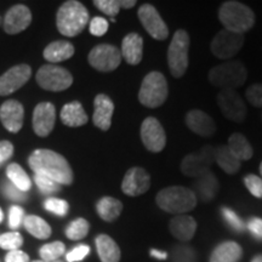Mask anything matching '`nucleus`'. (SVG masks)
Returning a JSON list of instances; mask_svg holds the SVG:
<instances>
[{"label":"nucleus","instance_id":"f257e3e1","mask_svg":"<svg viewBox=\"0 0 262 262\" xmlns=\"http://www.w3.org/2000/svg\"><path fill=\"white\" fill-rule=\"evenodd\" d=\"M28 165L34 175L48 178L58 185L70 186L73 183V170L63 156L51 149H35L29 156Z\"/></svg>","mask_w":262,"mask_h":262},{"label":"nucleus","instance_id":"f03ea898","mask_svg":"<svg viewBox=\"0 0 262 262\" xmlns=\"http://www.w3.org/2000/svg\"><path fill=\"white\" fill-rule=\"evenodd\" d=\"M89 22V12L79 2L70 0L58 9L56 15L57 29L66 37H75L80 34Z\"/></svg>","mask_w":262,"mask_h":262},{"label":"nucleus","instance_id":"7ed1b4c3","mask_svg":"<svg viewBox=\"0 0 262 262\" xmlns=\"http://www.w3.org/2000/svg\"><path fill=\"white\" fill-rule=\"evenodd\" d=\"M156 203L162 210L169 214L183 215L195 208L196 196L192 189L182 186H171L158 192Z\"/></svg>","mask_w":262,"mask_h":262},{"label":"nucleus","instance_id":"20e7f679","mask_svg":"<svg viewBox=\"0 0 262 262\" xmlns=\"http://www.w3.org/2000/svg\"><path fill=\"white\" fill-rule=\"evenodd\" d=\"M219 19L226 31L244 34L255 25V14L248 5L239 2H226L219 10Z\"/></svg>","mask_w":262,"mask_h":262},{"label":"nucleus","instance_id":"39448f33","mask_svg":"<svg viewBox=\"0 0 262 262\" xmlns=\"http://www.w3.org/2000/svg\"><path fill=\"white\" fill-rule=\"evenodd\" d=\"M248 78V71L241 61H227L209 72V80L221 90H235Z\"/></svg>","mask_w":262,"mask_h":262},{"label":"nucleus","instance_id":"423d86ee","mask_svg":"<svg viewBox=\"0 0 262 262\" xmlns=\"http://www.w3.org/2000/svg\"><path fill=\"white\" fill-rule=\"evenodd\" d=\"M169 88L160 72H150L143 78L139 91V100L147 108H158L165 102Z\"/></svg>","mask_w":262,"mask_h":262},{"label":"nucleus","instance_id":"0eeeda50","mask_svg":"<svg viewBox=\"0 0 262 262\" xmlns=\"http://www.w3.org/2000/svg\"><path fill=\"white\" fill-rule=\"evenodd\" d=\"M189 35L183 29L175 32L168 49V66L173 78H181L188 68Z\"/></svg>","mask_w":262,"mask_h":262},{"label":"nucleus","instance_id":"6e6552de","mask_svg":"<svg viewBox=\"0 0 262 262\" xmlns=\"http://www.w3.org/2000/svg\"><path fill=\"white\" fill-rule=\"evenodd\" d=\"M35 79L42 89L55 93L67 90L73 84V77L70 72L56 64L42 66L39 68Z\"/></svg>","mask_w":262,"mask_h":262},{"label":"nucleus","instance_id":"1a4fd4ad","mask_svg":"<svg viewBox=\"0 0 262 262\" xmlns=\"http://www.w3.org/2000/svg\"><path fill=\"white\" fill-rule=\"evenodd\" d=\"M215 162V148L211 146H204L198 153L187 155L181 162V171L188 178H199L209 171Z\"/></svg>","mask_w":262,"mask_h":262},{"label":"nucleus","instance_id":"9d476101","mask_svg":"<svg viewBox=\"0 0 262 262\" xmlns=\"http://www.w3.org/2000/svg\"><path fill=\"white\" fill-rule=\"evenodd\" d=\"M244 45V35L222 29L211 41V52L215 57L229 60L238 54Z\"/></svg>","mask_w":262,"mask_h":262},{"label":"nucleus","instance_id":"9b49d317","mask_svg":"<svg viewBox=\"0 0 262 262\" xmlns=\"http://www.w3.org/2000/svg\"><path fill=\"white\" fill-rule=\"evenodd\" d=\"M91 67L100 72H112L119 67L122 54L119 49L111 44H100L90 51L88 56Z\"/></svg>","mask_w":262,"mask_h":262},{"label":"nucleus","instance_id":"f8f14e48","mask_svg":"<svg viewBox=\"0 0 262 262\" xmlns=\"http://www.w3.org/2000/svg\"><path fill=\"white\" fill-rule=\"evenodd\" d=\"M217 104L228 120L242 123L247 118V106L235 90H221L217 95Z\"/></svg>","mask_w":262,"mask_h":262},{"label":"nucleus","instance_id":"ddd939ff","mask_svg":"<svg viewBox=\"0 0 262 262\" xmlns=\"http://www.w3.org/2000/svg\"><path fill=\"white\" fill-rule=\"evenodd\" d=\"M139 19L143 28L152 38L157 40H165L169 35V28L157 9L150 4H143L140 6L137 12Z\"/></svg>","mask_w":262,"mask_h":262},{"label":"nucleus","instance_id":"4468645a","mask_svg":"<svg viewBox=\"0 0 262 262\" xmlns=\"http://www.w3.org/2000/svg\"><path fill=\"white\" fill-rule=\"evenodd\" d=\"M141 140L149 152L159 153L166 145V135L158 119L153 117L146 118L141 125Z\"/></svg>","mask_w":262,"mask_h":262},{"label":"nucleus","instance_id":"2eb2a0df","mask_svg":"<svg viewBox=\"0 0 262 262\" xmlns=\"http://www.w3.org/2000/svg\"><path fill=\"white\" fill-rule=\"evenodd\" d=\"M32 68L28 64H18L10 68L0 77V96H8L22 88L31 78Z\"/></svg>","mask_w":262,"mask_h":262},{"label":"nucleus","instance_id":"dca6fc26","mask_svg":"<svg viewBox=\"0 0 262 262\" xmlns=\"http://www.w3.org/2000/svg\"><path fill=\"white\" fill-rule=\"evenodd\" d=\"M150 187V176L143 168L134 166L129 169L122 182V191L124 194L137 196L143 194Z\"/></svg>","mask_w":262,"mask_h":262},{"label":"nucleus","instance_id":"f3484780","mask_svg":"<svg viewBox=\"0 0 262 262\" xmlns=\"http://www.w3.org/2000/svg\"><path fill=\"white\" fill-rule=\"evenodd\" d=\"M56 122V108L50 102L37 104L33 112V129L38 136L45 137L51 133Z\"/></svg>","mask_w":262,"mask_h":262},{"label":"nucleus","instance_id":"a211bd4d","mask_svg":"<svg viewBox=\"0 0 262 262\" xmlns=\"http://www.w3.org/2000/svg\"><path fill=\"white\" fill-rule=\"evenodd\" d=\"M24 106L16 100H9L0 107V120L10 133H17L24 125Z\"/></svg>","mask_w":262,"mask_h":262},{"label":"nucleus","instance_id":"6ab92c4d","mask_svg":"<svg viewBox=\"0 0 262 262\" xmlns=\"http://www.w3.org/2000/svg\"><path fill=\"white\" fill-rule=\"evenodd\" d=\"M32 14L26 5L18 4L12 6L6 12L4 18V29L8 34H17V33L25 31L31 25Z\"/></svg>","mask_w":262,"mask_h":262},{"label":"nucleus","instance_id":"aec40b11","mask_svg":"<svg viewBox=\"0 0 262 262\" xmlns=\"http://www.w3.org/2000/svg\"><path fill=\"white\" fill-rule=\"evenodd\" d=\"M186 125L188 129L202 137H210L215 134L216 124L208 113L201 110H192L186 114Z\"/></svg>","mask_w":262,"mask_h":262},{"label":"nucleus","instance_id":"412c9836","mask_svg":"<svg viewBox=\"0 0 262 262\" xmlns=\"http://www.w3.org/2000/svg\"><path fill=\"white\" fill-rule=\"evenodd\" d=\"M93 122L95 126L102 131H107L112 125V117L114 112V103L107 95L100 94L94 101Z\"/></svg>","mask_w":262,"mask_h":262},{"label":"nucleus","instance_id":"4be33fe9","mask_svg":"<svg viewBox=\"0 0 262 262\" xmlns=\"http://www.w3.org/2000/svg\"><path fill=\"white\" fill-rule=\"evenodd\" d=\"M122 57L129 64L136 66L143 57V39L137 33H129L122 42Z\"/></svg>","mask_w":262,"mask_h":262},{"label":"nucleus","instance_id":"5701e85b","mask_svg":"<svg viewBox=\"0 0 262 262\" xmlns=\"http://www.w3.org/2000/svg\"><path fill=\"white\" fill-rule=\"evenodd\" d=\"M194 194L203 202H210L219 193V180L210 170L195 179L194 181Z\"/></svg>","mask_w":262,"mask_h":262},{"label":"nucleus","instance_id":"b1692460","mask_svg":"<svg viewBox=\"0 0 262 262\" xmlns=\"http://www.w3.org/2000/svg\"><path fill=\"white\" fill-rule=\"evenodd\" d=\"M170 232L175 238L182 242L191 241L196 231V222L189 215H176L169 225Z\"/></svg>","mask_w":262,"mask_h":262},{"label":"nucleus","instance_id":"393cba45","mask_svg":"<svg viewBox=\"0 0 262 262\" xmlns=\"http://www.w3.org/2000/svg\"><path fill=\"white\" fill-rule=\"evenodd\" d=\"M61 120L64 125L71 127L83 126L88 123V116L85 113L83 106L78 101L64 104L61 110Z\"/></svg>","mask_w":262,"mask_h":262},{"label":"nucleus","instance_id":"a878e982","mask_svg":"<svg viewBox=\"0 0 262 262\" xmlns=\"http://www.w3.org/2000/svg\"><path fill=\"white\" fill-rule=\"evenodd\" d=\"M96 249L101 262H119L120 249L110 235L100 234L96 237Z\"/></svg>","mask_w":262,"mask_h":262},{"label":"nucleus","instance_id":"bb28decb","mask_svg":"<svg viewBox=\"0 0 262 262\" xmlns=\"http://www.w3.org/2000/svg\"><path fill=\"white\" fill-rule=\"evenodd\" d=\"M44 58L51 63H57L68 60L74 55V47L70 41L57 40L52 41L45 48Z\"/></svg>","mask_w":262,"mask_h":262},{"label":"nucleus","instance_id":"cd10ccee","mask_svg":"<svg viewBox=\"0 0 262 262\" xmlns=\"http://www.w3.org/2000/svg\"><path fill=\"white\" fill-rule=\"evenodd\" d=\"M243 255L242 247L235 242H225L211 253L209 262H239Z\"/></svg>","mask_w":262,"mask_h":262},{"label":"nucleus","instance_id":"c85d7f7f","mask_svg":"<svg viewBox=\"0 0 262 262\" xmlns=\"http://www.w3.org/2000/svg\"><path fill=\"white\" fill-rule=\"evenodd\" d=\"M97 214L103 221L112 222L119 217L123 211L122 202L113 196H103L98 201L96 205Z\"/></svg>","mask_w":262,"mask_h":262},{"label":"nucleus","instance_id":"c756f323","mask_svg":"<svg viewBox=\"0 0 262 262\" xmlns=\"http://www.w3.org/2000/svg\"><path fill=\"white\" fill-rule=\"evenodd\" d=\"M215 162L228 175H233L241 169V160L229 150L227 146H220L215 149Z\"/></svg>","mask_w":262,"mask_h":262},{"label":"nucleus","instance_id":"7c9ffc66","mask_svg":"<svg viewBox=\"0 0 262 262\" xmlns=\"http://www.w3.org/2000/svg\"><path fill=\"white\" fill-rule=\"evenodd\" d=\"M229 148L233 155L241 160H249L251 159V157L254 155L253 147H251L247 137L242 134H233L228 139V145Z\"/></svg>","mask_w":262,"mask_h":262},{"label":"nucleus","instance_id":"2f4dec72","mask_svg":"<svg viewBox=\"0 0 262 262\" xmlns=\"http://www.w3.org/2000/svg\"><path fill=\"white\" fill-rule=\"evenodd\" d=\"M26 231L38 239H48L51 235V227L47 221L35 215L26 216L24 220Z\"/></svg>","mask_w":262,"mask_h":262},{"label":"nucleus","instance_id":"473e14b6","mask_svg":"<svg viewBox=\"0 0 262 262\" xmlns=\"http://www.w3.org/2000/svg\"><path fill=\"white\" fill-rule=\"evenodd\" d=\"M6 176H8L9 181L14 186H16L19 191L26 193L32 187V182L29 180V176L18 164H10L8 168H6Z\"/></svg>","mask_w":262,"mask_h":262},{"label":"nucleus","instance_id":"72a5a7b5","mask_svg":"<svg viewBox=\"0 0 262 262\" xmlns=\"http://www.w3.org/2000/svg\"><path fill=\"white\" fill-rule=\"evenodd\" d=\"M89 222L85 220V219H75L66 228V235H67V238L72 239V241H80V239L85 238L89 233Z\"/></svg>","mask_w":262,"mask_h":262},{"label":"nucleus","instance_id":"f704fd0d","mask_svg":"<svg viewBox=\"0 0 262 262\" xmlns=\"http://www.w3.org/2000/svg\"><path fill=\"white\" fill-rule=\"evenodd\" d=\"M66 251V245L62 242H52V243L42 245L39 250L41 260L45 262H55L60 258Z\"/></svg>","mask_w":262,"mask_h":262},{"label":"nucleus","instance_id":"c9c22d12","mask_svg":"<svg viewBox=\"0 0 262 262\" xmlns=\"http://www.w3.org/2000/svg\"><path fill=\"white\" fill-rule=\"evenodd\" d=\"M171 262H196L195 251L189 245H175L171 251Z\"/></svg>","mask_w":262,"mask_h":262},{"label":"nucleus","instance_id":"e433bc0d","mask_svg":"<svg viewBox=\"0 0 262 262\" xmlns=\"http://www.w3.org/2000/svg\"><path fill=\"white\" fill-rule=\"evenodd\" d=\"M24 244V238L18 232H8L0 235V248L4 250H18Z\"/></svg>","mask_w":262,"mask_h":262},{"label":"nucleus","instance_id":"4c0bfd02","mask_svg":"<svg viewBox=\"0 0 262 262\" xmlns=\"http://www.w3.org/2000/svg\"><path fill=\"white\" fill-rule=\"evenodd\" d=\"M44 208H45V210L51 212V214L63 217V216L68 214V210H70V204H68L66 201H63V199L48 198L47 201L44 202Z\"/></svg>","mask_w":262,"mask_h":262},{"label":"nucleus","instance_id":"58836bf2","mask_svg":"<svg viewBox=\"0 0 262 262\" xmlns=\"http://www.w3.org/2000/svg\"><path fill=\"white\" fill-rule=\"evenodd\" d=\"M33 180H34L35 185H37L39 191H40L42 194L50 195L61 191V185H58L57 182L52 181L50 179L44 178V176L34 175V179Z\"/></svg>","mask_w":262,"mask_h":262},{"label":"nucleus","instance_id":"ea45409f","mask_svg":"<svg viewBox=\"0 0 262 262\" xmlns=\"http://www.w3.org/2000/svg\"><path fill=\"white\" fill-rule=\"evenodd\" d=\"M221 212H222V216H224L226 224H227L229 227L233 229V231H235V232H243L244 231L245 224L242 221V219L239 217V216L235 214L233 210H232V209L224 206Z\"/></svg>","mask_w":262,"mask_h":262},{"label":"nucleus","instance_id":"a19ab883","mask_svg":"<svg viewBox=\"0 0 262 262\" xmlns=\"http://www.w3.org/2000/svg\"><path fill=\"white\" fill-rule=\"evenodd\" d=\"M94 5L96 6L100 11H102L104 15L111 16L112 18H114V16L119 14V0H95Z\"/></svg>","mask_w":262,"mask_h":262},{"label":"nucleus","instance_id":"79ce46f5","mask_svg":"<svg viewBox=\"0 0 262 262\" xmlns=\"http://www.w3.org/2000/svg\"><path fill=\"white\" fill-rule=\"evenodd\" d=\"M3 193L6 198L10 199V201L14 202H26L27 199V194L25 192L19 191V189L16 187V186L12 185L10 181H6L3 183Z\"/></svg>","mask_w":262,"mask_h":262},{"label":"nucleus","instance_id":"37998d69","mask_svg":"<svg viewBox=\"0 0 262 262\" xmlns=\"http://www.w3.org/2000/svg\"><path fill=\"white\" fill-rule=\"evenodd\" d=\"M244 185L247 186L248 191L256 198H262V179L256 175H247L244 178Z\"/></svg>","mask_w":262,"mask_h":262},{"label":"nucleus","instance_id":"c03bdc74","mask_svg":"<svg viewBox=\"0 0 262 262\" xmlns=\"http://www.w3.org/2000/svg\"><path fill=\"white\" fill-rule=\"evenodd\" d=\"M25 210L18 205H12L9 210V226L10 228L17 229L24 224Z\"/></svg>","mask_w":262,"mask_h":262},{"label":"nucleus","instance_id":"a18cd8bd","mask_svg":"<svg viewBox=\"0 0 262 262\" xmlns=\"http://www.w3.org/2000/svg\"><path fill=\"white\" fill-rule=\"evenodd\" d=\"M89 254H90L89 245L80 244L78 245V247L72 249L70 253H67V255H66V260H67V262H80L83 261Z\"/></svg>","mask_w":262,"mask_h":262},{"label":"nucleus","instance_id":"49530a36","mask_svg":"<svg viewBox=\"0 0 262 262\" xmlns=\"http://www.w3.org/2000/svg\"><path fill=\"white\" fill-rule=\"evenodd\" d=\"M248 101L254 107H262V84H253L247 90Z\"/></svg>","mask_w":262,"mask_h":262},{"label":"nucleus","instance_id":"de8ad7c7","mask_svg":"<svg viewBox=\"0 0 262 262\" xmlns=\"http://www.w3.org/2000/svg\"><path fill=\"white\" fill-rule=\"evenodd\" d=\"M108 21L103 17H94L90 21V33L95 37H102L108 31Z\"/></svg>","mask_w":262,"mask_h":262},{"label":"nucleus","instance_id":"09e8293b","mask_svg":"<svg viewBox=\"0 0 262 262\" xmlns=\"http://www.w3.org/2000/svg\"><path fill=\"white\" fill-rule=\"evenodd\" d=\"M14 155V146L10 141H0V166H3Z\"/></svg>","mask_w":262,"mask_h":262},{"label":"nucleus","instance_id":"8fccbe9b","mask_svg":"<svg viewBox=\"0 0 262 262\" xmlns=\"http://www.w3.org/2000/svg\"><path fill=\"white\" fill-rule=\"evenodd\" d=\"M247 227L251 234L258 241H262V219L260 217H251L248 221Z\"/></svg>","mask_w":262,"mask_h":262},{"label":"nucleus","instance_id":"3c124183","mask_svg":"<svg viewBox=\"0 0 262 262\" xmlns=\"http://www.w3.org/2000/svg\"><path fill=\"white\" fill-rule=\"evenodd\" d=\"M5 262H29V256L22 250L9 251L5 256Z\"/></svg>","mask_w":262,"mask_h":262},{"label":"nucleus","instance_id":"603ef678","mask_svg":"<svg viewBox=\"0 0 262 262\" xmlns=\"http://www.w3.org/2000/svg\"><path fill=\"white\" fill-rule=\"evenodd\" d=\"M149 255L152 257L157 258V260H166V258H168V253H166V251L158 250V249H152V250L149 251Z\"/></svg>","mask_w":262,"mask_h":262},{"label":"nucleus","instance_id":"864d4df0","mask_svg":"<svg viewBox=\"0 0 262 262\" xmlns=\"http://www.w3.org/2000/svg\"><path fill=\"white\" fill-rule=\"evenodd\" d=\"M120 9H133L136 5V0H119Z\"/></svg>","mask_w":262,"mask_h":262},{"label":"nucleus","instance_id":"5fc2aeb1","mask_svg":"<svg viewBox=\"0 0 262 262\" xmlns=\"http://www.w3.org/2000/svg\"><path fill=\"white\" fill-rule=\"evenodd\" d=\"M251 262H262V255H257V256H255Z\"/></svg>","mask_w":262,"mask_h":262},{"label":"nucleus","instance_id":"6e6d98bb","mask_svg":"<svg viewBox=\"0 0 262 262\" xmlns=\"http://www.w3.org/2000/svg\"><path fill=\"white\" fill-rule=\"evenodd\" d=\"M3 219H4V214H3V210L0 209V224L3 222Z\"/></svg>","mask_w":262,"mask_h":262},{"label":"nucleus","instance_id":"4d7b16f0","mask_svg":"<svg viewBox=\"0 0 262 262\" xmlns=\"http://www.w3.org/2000/svg\"><path fill=\"white\" fill-rule=\"evenodd\" d=\"M260 173H261V179H262V162L260 164Z\"/></svg>","mask_w":262,"mask_h":262},{"label":"nucleus","instance_id":"13d9d810","mask_svg":"<svg viewBox=\"0 0 262 262\" xmlns=\"http://www.w3.org/2000/svg\"><path fill=\"white\" fill-rule=\"evenodd\" d=\"M32 262H45V261H42V260H37V261H32Z\"/></svg>","mask_w":262,"mask_h":262},{"label":"nucleus","instance_id":"bf43d9fd","mask_svg":"<svg viewBox=\"0 0 262 262\" xmlns=\"http://www.w3.org/2000/svg\"><path fill=\"white\" fill-rule=\"evenodd\" d=\"M55 262H63V261H61V260H57V261H55Z\"/></svg>","mask_w":262,"mask_h":262},{"label":"nucleus","instance_id":"052dcab7","mask_svg":"<svg viewBox=\"0 0 262 262\" xmlns=\"http://www.w3.org/2000/svg\"><path fill=\"white\" fill-rule=\"evenodd\" d=\"M0 21H2V19H0Z\"/></svg>","mask_w":262,"mask_h":262}]
</instances>
